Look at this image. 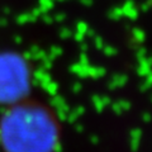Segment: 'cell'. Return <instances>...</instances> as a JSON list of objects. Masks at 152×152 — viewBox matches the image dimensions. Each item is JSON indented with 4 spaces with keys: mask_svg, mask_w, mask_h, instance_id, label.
<instances>
[{
    "mask_svg": "<svg viewBox=\"0 0 152 152\" xmlns=\"http://www.w3.org/2000/svg\"><path fill=\"white\" fill-rule=\"evenodd\" d=\"M58 132L46 112L23 107L8 113L0 126L5 152H53Z\"/></svg>",
    "mask_w": 152,
    "mask_h": 152,
    "instance_id": "obj_1",
    "label": "cell"
}]
</instances>
